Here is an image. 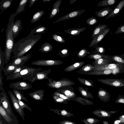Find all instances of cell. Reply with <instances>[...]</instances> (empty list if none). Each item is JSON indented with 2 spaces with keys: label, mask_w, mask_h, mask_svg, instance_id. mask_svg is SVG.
Returning a JSON list of instances; mask_svg holds the SVG:
<instances>
[{
  "label": "cell",
  "mask_w": 124,
  "mask_h": 124,
  "mask_svg": "<svg viewBox=\"0 0 124 124\" xmlns=\"http://www.w3.org/2000/svg\"><path fill=\"white\" fill-rule=\"evenodd\" d=\"M41 34H29L15 43L12 50L14 58L22 57L41 38Z\"/></svg>",
  "instance_id": "obj_1"
},
{
  "label": "cell",
  "mask_w": 124,
  "mask_h": 124,
  "mask_svg": "<svg viewBox=\"0 0 124 124\" xmlns=\"http://www.w3.org/2000/svg\"><path fill=\"white\" fill-rule=\"evenodd\" d=\"M14 13L10 16L7 29L6 30V38L4 52L5 64L7 63L10 59L12 50L14 44L12 28L15 17L16 16Z\"/></svg>",
  "instance_id": "obj_2"
},
{
  "label": "cell",
  "mask_w": 124,
  "mask_h": 124,
  "mask_svg": "<svg viewBox=\"0 0 124 124\" xmlns=\"http://www.w3.org/2000/svg\"><path fill=\"white\" fill-rule=\"evenodd\" d=\"M42 70V68H36L30 67L28 66V67L22 69L18 72L11 74L7 76L6 79L8 80L22 78L40 71Z\"/></svg>",
  "instance_id": "obj_3"
},
{
  "label": "cell",
  "mask_w": 124,
  "mask_h": 124,
  "mask_svg": "<svg viewBox=\"0 0 124 124\" xmlns=\"http://www.w3.org/2000/svg\"><path fill=\"white\" fill-rule=\"evenodd\" d=\"M51 70L49 69L46 70L39 71L32 75H28L21 78L23 80H28L31 83H33L37 80H41L49 78L48 76V74L51 72Z\"/></svg>",
  "instance_id": "obj_4"
},
{
  "label": "cell",
  "mask_w": 124,
  "mask_h": 124,
  "mask_svg": "<svg viewBox=\"0 0 124 124\" xmlns=\"http://www.w3.org/2000/svg\"><path fill=\"white\" fill-rule=\"evenodd\" d=\"M109 69L113 72V75H116L124 72V65L118 63H110L97 67H95L94 70H102Z\"/></svg>",
  "instance_id": "obj_5"
},
{
  "label": "cell",
  "mask_w": 124,
  "mask_h": 124,
  "mask_svg": "<svg viewBox=\"0 0 124 124\" xmlns=\"http://www.w3.org/2000/svg\"><path fill=\"white\" fill-rule=\"evenodd\" d=\"M48 80L49 83L47 84V85L52 88L56 89L64 86H72L75 84V82L66 78H63L58 81L54 80L50 78Z\"/></svg>",
  "instance_id": "obj_6"
},
{
  "label": "cell",
  "mask_w": 124,
  "mask_h": 124,
  "mask_svg": "<svg viewBox=\"0 0 124 124\" xmlns=\"http://www.w3.org/2000/svg\"><path fill=\"white\" fill-rule=\"evenodd\" d=\"M0 104L11 116H15L8 97L4 90L0 93Z\"/></svg>",
  "instance_id": "obj_7"
},
{
  "label": "cell",
  "mask_w": 124,
  "mask_h": 124,
  "mask_svg": "<svg viewBox=\"0 0 124 124\" xmlns=\"http://www.w3.org/2000/svg\"><path fill=\"white\" fill-rule=\"evenodd\" d=\"M8 93L11 100L14 109L24 121L25 114L23 110L22 109L19 104L18 99L11 91L8 90Z\"/></svg>",
  "instance_id": "obj_8"
},
{
  "label": "cell",
  "mask_w": 124,
  "mask_h": 124,
  "mask_svg": "<svg viewBox=\"0 0 124 124\" xmlns=\"http://www.w3.org/2000/svg\"><path fill=\"white\" fill-rule=\"evenodd\" d=\"M99 81L104 84L116 87L124 86V80L117 78L98 79Z\"/></svg>",
  "instance_id": "obj_9"
},
{
  "label": "cell",
  "mask_w": 124,
  "mask_h": 124,
  "mask_svg": "<svg viewBox=\"0 0 124 124\" xmlns=\"http://www.w3.org/2000/svg\"><path fill=\"white\" fill-rule=\"evenodd\" d=\"M63 63L60 60H39L32 62V64L37 66H50L58 65Z\"/></svg>",
  "instance_id": "obj_10"
},
{
  "label": "cell",
  "mask_w": 124,
  "mask_h": 124,
  "mask_svg": "<svg viewBox=\"0 0 124 124\" xmlns=\"http://www.w3.org/2000/svg\"><path fill=\"white\" fill-rule=\"evenodd\" d=\"M9 87L10 88L18 90H25L32 88L31 85L26 82L20 81L10 83Z\"/></svg>",
  "instance_id": "obj_11"
},
{
  "label": "cell",
  "mask_w": 124,
  "mask_h": 124,
  "mask_svg": "<svg viewBox=\"0 0 124 124\" xmlns=\"http://www.w3.org/2000/svg\"><path fill=\"white\" fill-rule=\"evenodd\" d=\"M56 89L57 91L70 98L76 96L74 89L71 86H64Z\"/></svg>",
  "instance_id": "obj_12"
},
{
  "label": "cell",
  "mask_w": 124,
  "mask_h": 124,
  "mask_svg": "<svg viewBox=\"0 0 124 124\" xmlns=\"http://www.w3.org/2000/svg\"><path fill=\"white\" fill-rule=\"evenodd\" d=\"M110 28H107L93 39L89 45V47L93 48L97 45L99 42L104 38L106 34L108 32Z\"/></svg>",
  "instance_id": "obj_13"
},
{
  "label": "cell",
  "mask_w": 124,
  "mask_h": 124,
  "mask_svg": "<svg viewBox=\"0 0 124 124\" xmlns=\"http://www.w3.org/2000/svg\"><path fill=\"white\" fill-rule=\"evenodd\" d=\"M86 10L82 9L73 11L60 18L53 23L76 17L82 14Z\"/></svg>",
  "instance_id": "obj_14"
},
{
  "label": "cell",
  "mask_w": 124,
  "mask_h": 124,
  "mask_svg": "<svg viewBox=\"0 0 124 124\" xmlns=\"http://www.w3.org/2000/svg\"><path fill=\"white\" fill-rule=\"evenodd\" d=\"M31 56V54H29L22 57L14 58L10 63L11 64L16 66L23 65Z\"/></svg>",
  "instance_id": "obj_15"
},
{
  "label": "cell",
  "mask_w": 124,
  "mask_h": 124,
  "mask_svg": "<svg viewBox=\"0 0 124 124\" xmlns=\"http://www.w3.org/2000/svg\"><path fill=\"white\" fill-rule=\"evenodd\" d=\"M97 96L101 100L104 102H108L110 98L109 93L101 88H100L97 92Z\"/></svg>",
  "instance_id": "obj_16"
},
{
  "label": "cell",
  "mask_w": 124,
  "mask_h": 124,
  "mask_svg": "<svg viewBox=\"0 0 124 124\" xmlns=\"http://www.w3.org/2000/svg\"><path fill=\"white\" fill-rule=\"evenodd\" d=\"M95 67L91 64H87L83 66L76 72L80 74L88 75L90 73L93 72Z\"/></svg>",
  "instance_id": "obj_17"
},
{
  "label": "cell",
  "mask_w": 124,
  "mask_h": 124,
  "mask_svg": "<svg viewBox=\"0 0 124 124\" xmlns=\"http://www.w3.org/2000/svg\"><path fill=\"white\" fill-rule=\"evenodd\" d=\"M0 115L9 124H14V121L12 117L14 116H11L0 104Z\"/></svg>",
  "instance_id": "obj_18"
},
{
  "label": "cell",
  "mask_w": 124,
  "mask_h": 124,
  "mask_svg": "<svg viewBox=\"0 0 124 124\" xmlns=\"http://www.w3.org/2000/svg\"><path fill=\"white\" fill-rule=\"evenodd\" d=\"M45 91L40 89L28 94L34 100L40 101H43Z\"/></svg>",
  "instance_id": "obj_19"
},
{
  "label": "cell",
  "mask_w": 124,
  "mask_h": 124,
  "mask_svg": "<svg viewBox=\"0 0 124 124\" xmlns=\"http://www.w3.org/2000/svg\"><path fill=\"white\" fill-rule=\"evenodd\" d=\"M22 29L21 20H17L14 23L12 28L13 35L14 39L19 35L20 31Z\"/></svg>",
  "instance_id": "obj_20"
},
{
  "label": "cell",
  "mask_w": 124,
  "mask_h": 124,
  "mask_svg": "<svg viewBox=\"0 0 124 124\" xmlns=\"http://www.w3.org/2000/svg\"><path fill=\"white\" fill-rule=\"evenodd\" d=\"M124 7V0L120 1L117 6L114 9L112 12L108 15L106 17V19L113 17L117 15Z\"/></svg>",
  "instance_id": "obj_21"
},
{
  "label": "cell",
  "mask_w": 124,
  "mask_h": 124,
  "mask_svg": "<svg viewBox=\"0 0 124 124\" xmlns=\"http://www.w3.org/2000/svg\"><path fill=\"white\" fill-rule=\"evenodd\" d=\"M113 10L114 9L109 7L101 9L98 11H96L95 14L99 17L103 18L111 14Z\"/></svg>",
  "instance_id": "obj_22"
},
{
  "label": "cell",
  "mask_w": 124,
  "mask_h": 124,
  "mask_svg": "<svg viewBox=\"0 0 124 124\" xmlns=\"http://www.w3.org/2000/svg\"><path fill=\"white\" fill-rule=\"evenodd\" d=\"M62 2V0H58L54 3L50 13L49 18L53 17L59 12V7Z\"/></svg>",
  "instance_id": "obj_23"
},
{
  "label": "cell",
  "mask_w": 124,
  "mask_h": 124,
  "mask_svg": "<svg viewBox=\"0 0 124 124\" xmlns=\"http://www.w3.org/2000/svg\"><path fill=\"white\" fill-rule=\"evenodd\" d=\"M108 26L106 24H101L97 26L94 29L91 38L93 39L104 31Z\"/></svg>",
  "instance_id": "obj_24"
},
{
  "label": "cell",
  "mask_w": 124,
  "mask_h": 124,
  "mask_svg": "<svg viewBox=\"0 0 124 124\" xmlns=\"http://www.w3.org/2000/svg\"><path fill=\"white\" fill-rule=\"evenodd\" d=\"M88 58L94 60L103 58L106 59L113 62L112 56L106 55L104 54H94L91 53L88 55Z\"/></svg>",
  "instance_id": "obj_25"
},
{
  "label": "cell",
  "mask_w": 124,
  "mask_h": 124,
  "mask_svg": "<svg viewBox=\"0 0 124 124\" xmlns=\"http://www.w3.org/2000/svg\"><path fill=\"white\" fill-rule=\"evenodd\" d=\"M18 66L12 65L10 62L4 68L3 70V72L5 75L7 76L13 74L15 70Z\"/></svg>",
  "instance_id": "obj_26"
},
{
  "label": "cell",
  "mask_w": 124,
  "mask_h": 124,
  "mask_svg": "<svg viewBox=\"0 0 124 124\" xmlns=\"http://www.w3.org/2000/svg\"><path fill=\"white\" fill-rule=\"evenodd\" d=\"M79 91L82 95L86 99H93L94 97L90 92L88 91V89L86 88H83L79 86L78 87Z\"/></svg>",
  "instance_id": "obj_27"
},
{
  "label": "cell",
  "mask_w": 124,
  "mask_h": 124,
  "mask_svg": "<svg viewBox=\"0 0 124 124\" xmlns=\"http://www.w3.org/2000/svg\"><path fill=\"white\" fill-rule=\"evenodd\" d=\"M112 61L108 59L102 58L94 60L92 64L95 67H97L105 65L111 63Z\"/></svg>",
  "instance_id": "obj_28"
},
{
  "label": "cell",
  "mask_w": 124,
  "mask_h": 124,
  "mask_svg": "<svg viewBox=\"0 0 124 124\" xmlns=\"http://www.w3.org/2000/svg\"><path fill=\"white\" fill-rule=\"evenodd\" d=\"M49 109L51 111L61 116L66 117H71L74 116L73 114L69 112L67 110H60L57 109H53L50 108Z\"/></svg>",
  "instance_id": "obj_29"
},
{
  "label": "cell",
  "mask_w": 124,
  "mask_h": 124,
  "mask_svg": "<svg viewBox=\"0 0 124 124\" xmlns=\"http://www.w3.org/2000/svg\"><path fill=\"white\" fill-rule=\"evenodd\" d=\"M83 61L76 62L66 68L64 70L66 72H71L82 66L85 64Z\"/></svg>",
  "instance_id": "obj_30"
},
{
  "label": "cell",
  "mask_w": 124,
  "mask_h": 124,
  "mask_svg": "<svg viewBox=\"0 0 124 124\" xmlns=\"http://www.w3.org/2000/svg\"><path fill=\"white\" fill-rule=\"evenodd\" d=\"M86 28L83 27L81 28H73L68 29L64 31V32L70 35L75 36L78 35L84 31Z\"/></svg>",
  "instance_id": "obj_31"
},
{
  "label": "cell",
  "mask_w": 124,
  "mask_h": 124,
  "mask_svg": "<svg viewBox=\"0 0 124 124\" xmlns=\"http://www.w3.org/2000/svg\"><path fill=\"white\" fill-rule=\"evenodd\" d=\"M46 29V28L42 25H40L37 27L31 30L30 34H41L45 33Z\"/></svg>",
  "instance_id": "obj_32"
},
{
  "label": "cell",
  "mask_w": 124,
  "mask_h": 124,
  "mask_svg": "<svg viewBox=\"0 0 124 124\" xmlns=\"http://www.w3.org/2000/svg\"><path fill=\"white\" fill-rule=\"evenodd\" d=\"M92 113L97 117L100 118L109 117L111 116L110 114L108 112L101 109L95 110Z\"/></svg>",
  "instance_id": "obj_33"
},
{
  "label": "cell",
  "mask_w": 124,
  "mask_h": 124,
  "mask_svg": "<svg viewBox=\"0 0 124 124\" xmlns=\"http://www.w3.org/2000/svg\"><path fill=\"white\" fill-rule=\"evenodd\" d=\"M71 100L76 101L83 105H90L94 104V103L91 101L76 96L71 98Z\"/></svg>",
  "instance_id": "obj_34"
},
{
  "label": "cell",
  "mask_w": 124,
  "mask_h": 124,
  "mask_svg": "<svg viewBox=\"0 0 124 124\" xmlns=\"http://www.w3.org/2000/svg\"><path fill=\"white\" fill-rule=\"evenodd\" d=\"M113 71L111 70L107 69L102 70H94L93 72L89 73L88 75H99L113 74Z\"/></svg>",
  "instance_id": "obj_35"
},
{
  "label": "cell",
  "mask_w": 124,
  "mask_h": 124,
  "mask_svg": "<svg viewBox=\"0 0 124 124\" xmlns=\"http://www.w3.org/2000/svg\"><path fill=\"white\" fill-rule=\"evenodd\" d=\"M53 49V46L50 44L46 42L41 45L39 51L42 53H48L51 51Z\"/></svg>",
  "instance_id": "obj_36"
},
{
  "label": "cell",
  "mask_w": 124,
  "mask_h": 124,
  "mask_svg": "<svg viewBox=\"0 0 124 124\" xmlns=\"http://www.w3.org/2000/svg\"><path fill=\"white\" fill-rule=\"evenodd\" d=\"M12 0H1L0 2V9L1 11L7 9L11 5Z\"/></svg>",
  "instance_id": "obj_37"
},
{
  "label": "cell",
  "mask_w": 124,
  "mask_h": 124,
  "mask_svg": "<svg viewBox=\"0 0 124 124\" xmlns=\"http://www.w3.org/2000/svg\"><path fill=\"white\" fill-rule=\"evenodd\" d=\"M28 1V0H22L20 1L15 13L16 15L24 11L25 7Z\"/></svg>",
  "instance_id": "obj_38"
},
{
  "label": "cell",
  "mask_w": 124,
  "mask_h": 124,
  "mask_svg": "<svg viewBox=\"0 0 124 124\" xmlns=\"http://www.w3.org/2000/svg\"><path fill=\"white\" fill-rule=\"evenodd\" d=\"M112 57L113 62L115 63L124 65V55H113Z\"/></svg>",
  "instance_id": "obj_39"
},
{
  "label": "cell",
  "mask_w": 124,
  "mask_h": 124,
  "mask_svg": "<svg viewBox=\"0 0 124 124\" xmlns=\"http://www.w3.org/2000/svg\"><path fill=\"white\" fill-rule=\"evenodd\" d=\"M117 0H103L99 2L97 6L99 7H105L114 4Z\"/></svg>",
  "instance_id": "obj_40"
},
{
  "label": "cell",
  "mask_w": 124,
  "mask_h": 124,
  "mask_svg": "<svg viewBox=\"0 0 124 124\" xmlns=\"http://www.w3.org/2000/svg\"><path fill=\"white\" fill-rule=\"evenodd\" d=\"M44 13L43 10L40 11L35 13L33 16L31 21V23H33L39 20Z\"/></svg>",
  "instance_id": "obj_41"
},
{
  "label": "cell",
  "mask_w": 124,
  "mask_h": 124,
  "mask_svg": "<svg viewBox=\"0 0 124 124\" xmlns=\"http://www.w3.org/2000/svg\"><path fill=\"white\" fill-rule=\"evenodd\" d=\"M5 63V55L4 52L0 47V74L4 68Z\"/></svg>",
  "instance_id": "obj_42"
},
{
  "label": "cell",
  "mask_w": 124,
  "mask_h": 124,
  "mask_svg": "<svg viewBox=\"0 0 124 124\" xmlns=\"http://www.w3.org/2000/svg\"><path fill=\"white\" fill-rule=\"evenodd\" d=\"M13 91L14 94L18 99L21 100H23L27 102H28L26 97L24 96L23 94L21 93L19 90L13 89Z\"/></svg>",
  "instance_id": "obj_43"
},
{
  "label": "cell",
  "mask_w": 124,
  "mask_h": 124,
  "mask_svg": "<svg viewBox=\"0 0 124 124\" xmlns=\"http://www.w3.org/2000/svg\"><path fill=\"white\" fill-rule=\"evenodd\" d=\"M78 80L82 85L90 87H93V81L81 78H77Z\"/></svg>",
  "instance_id": "obj_44"
},
{
  "label": "cell",
  "mask_w": 124,
  "mask_h": 124,
  "mask_svg": "<svg viewBox=\"0 0 124 124\" xmlns=\"http://www.w3.org/2000/svg\"><path fill=\"white\" fill-rule=\"evenodd\" d=\"M100 121L99 120L93 118H88L81 120L84 124H95Z\"/></svg>",
  "instance_id": "obj_45"
},
{
  "label": "cell",
  "mask_w": 124,
  "mask_h": 124,
  "mask_svg": "<svg viewBox=\"0 0 124 124\" xmlns=\"http://www.w3.org/2000/svg\"><path fill=\"white\" fill-rule=\"evenodd\" d=\"M90 54V52L86 49L83 48L77 53V55L78 58H82L85 57Z\"/></svg>",
  "instance_id": "obj_46"
},
{
  "label": "cell",
  "mask_w": 124,
  "mask_h": 124,
  "mask_svg": "<svg viewBox=\"0 0 124 124\" xmlns=\"http://www.w3.org/2000/svg\"><path fill=\"white\" fill-rule=\"evenodd\" d=\"M53 99L56 103H58L62 104H67L68 101L63 99L58 96L54 94H52Z\"/></svg>",
  "instance_id": "obj_47"
},
{
  "label": "cell",
  "mask_w": 124,
  "mask_h": 124,
  "mask_svg": "<svg viewBox=\"0 0 124 124\" xmlns=\"http://www.w3.org/2000/svg\"><path fill=\"white\" fill-rule=\"evenodd\" d=\"M95 50L92 51L91 52L92 53L94 54H103L105 51V49L103 47L100 46H95L94 47Z\"/></svg>",
  "instance_id": "obj_48"
},
{
  "label": "cell",
  "mask_w": 124,
  "mask_h": 124,
  "mask_svg": "<svg viewBox=\"0 0 124 124\" xmlns=\"http://www.w3.org/2000/svg\"><path fill=\"white\" fill-rule=\"evenodd\" d=\"M69 55L68 53V49L66 48H64L59 51L58 55L61 57H66Z\"/></svg>",
  "instance_id": "obj_49"
},
{
  "label": "cell",
  "mask_w": 124,
  "mask_h": 124,
  "mask_svg": "<svg viewBox=\"0 0 124 124\" xmlns=\"http://www.w3.org/2000/svg\"><path fill=\"white\" fill-rule=\"evenodd\" d=\"M86 23L88 25H93L97 23V19L94 17H91L88 18L86 21Z\"/></svg>",
  "instance_id": "obj_50"
},
{
  "label": "cell",
  "mask_w": 124,
  "mask_h": 124,
  "mask_svg": "<svg viewBox=\"0 0 124 124\" xmlns=\"http://www.w3.org/2000/svg\"><path fill=\"white\" fill-rule=\"evenodd\" d=\"M52 37L54 39L59 43H62L65 42L64 39L59 35L56 34H54Z\"/></svg>",
  "instance_id": "obj_51"
},
{
  "label": "cell",
  "mask_w": 124,
  "mask_h": 124,
  "mask_svg": "<svg viewBox=\"0 0 124 124\" xmlns=\"http://www.w3.org/2000/svg\"><path fill=\"white\" fill-rule=\"evenodd\" d=\"M19 104L22 109L23 110L24 108H26L32 112L31 109L26 104L21 100L18 99Z\"/></svg>",
  "instance_id": "obj_52"
},
{
  "label": "cell",
  "mask_w": 124,
  "mask_h": 124,
  "mask_svg": "<svg viewBox=\"0 0 124 124\" xmlns=\"http://www.w3.org/2000/svg\"><path fill=\"white\" fill-rule=\"evenodd\" d=\"M53 94L58 96L65 100L70 101L71 100V98H70L65 95L57 91L54 93Z\"/></svg>",
  "instance_id": "obj_53"
},
{
  "label": "cell",
  "mask_w": 124,
  "mask_h": 124,
  "mask_svg": "<svg viewBox=\"0 0 124 124\" xmlns=\"http://www.w3.org/2000/svg\"><path fill=\"white\" fill-rule=\"evenodd\" d=\"M115 103H124V95H122L119 94L118 96L117 100L115 101Z\"/></svg>",
  "instance_id": "obj_54"
},
{
  "label": "cell",
  "mask_w": 124,
  "mask_h": 124,
  "mask_svg": "<svg viewBox=\"0 0 124 124\" xmlns=\"http://www.w3.org/2000/svg\"><path fill=\"white\" fill-rule=\"evenodd\" d=\"M123 32H124V24L117 28L115 34H116ZM123 39H124V36Z\"/></svg>",
  "instance_id": "obj_55"
},
{
  "label": "cell",
  "mask_w": 124,
  "mask_h": 124,
  "mask_svg": "<svg viewBox=\"0 0 124 124\" xmlns=\"http://www.w3.org/2000/svg\"><path fill=\"white\" fill-rule=\"evenodd\" d=\"M60 124H76L75 122L68 120H64L59 122Z\"/></svg>",
  "instance_id": "obj_56"
},
{
  "label": "cell",
  "mask_w": 124,
  "mask_h": 124,
  "mask_svg": "<svg viewBox=\"0 0 124 124\" xmlns=\"http://www.w3.org/2000/svg\"><path fill=\"white\" fill-rule=\"evenodd\" d=\"M3 77L1 73L0 74V91H1L4 89L3 87Z\"/></svg>",
  "instance_id": "obj_57"
},
{
  "label": "cell",
  "mask_w": 124,
  "mask_h": 124,
  "mask_svg": "<svg viewBox=\"0 0 124 124\" xmlns=\"http://www.w3.org/2000/svg\"><path fill=\"white\" fill-rule=\"evenodd\" d=\"M37 0H29V8H30L32 7Z\"/></svg>",
  "instance_id": "obj_58"
},
{
  "label": "cell",
  "mask_w": 124,
  "mask_h": 124,
  "mask_svg": "<svg viewBox=\"0 0 124 124\" xmlns=\"http://www.w3.org/2000/svg\"><path fill=\"white\" fill-rule=\"evenodd\" d=\"M120 122L121 121L120 120H116L114 122L113 124H119Z\"/></svg>",
  "instance_id": "obj_59"
},
{
  "label": "cell",
  "mask_w": 124,
  "mask_h": 124,
  "mask_svg": "<svg viewBox=\"0 0 124 124\" xmlns=\"http://www.w3.org/2000/svg\"><path fill=\"white\" fill-rule=\"evenodd\" d=\"M77 1V0H70V4H72Z\"/></svg>",
  "instance_id": "obj_60"
},
{
  "label": "cell",
  "mask_w": 124,
  "mask_h": 124,
  "mask_svg": "<svg viewBox=\"0 0 124 124\" xmlns=\"http://www.w3.org/2000/svg\"><path fill=\"white\" fill-rule=\"evenodd\" d=\"M51 0H43L42 1L43 2H49L51 1Z\"/></svg>",
  "instance_id": "obj_61"
},
{
  "label": "cell",
  "mask_w": 124,
  "mask_h": 124,
  "mask_svg": "<svg viewBox=\"0 0 124 124\" xmlns=\"http://www.w3.org/2000/svg\"><path fill=\"white\" fill-rule=\"evenodd\" d=\"M0 124H3L2 123V121H1V116L0 115Z\"/></svg>",
  "instance_id": "obj_62"
},
{
  "label": "cell",
  "mask_w": 124,
  "mask_h": 124,
  "mask_svg": "<svg viewBox=\"0 0 124 124\" xmlns=\"http://www.w3.org/2000/svg\"><path fill=\"white\" fill-rule=\"evenodd\" d=\"M4 30V29H2V30L1 31V32H2Z\"/></svg>",
  "instance_id": "obj_63"
}]
</instances>
